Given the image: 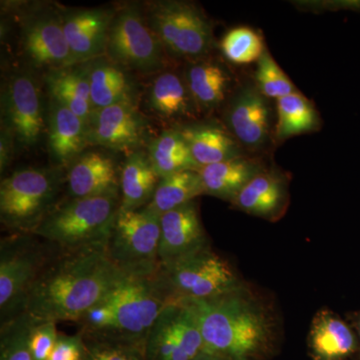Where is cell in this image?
<instances>
[{"label":"cell","mask_w":360,"mask_h":360,"mask_svg":"<svg viewBox=\"0 0 360 360\" xmlns=\"http://www.w3.org/2000/svg\"><path fill=\"white\" fill-rule=\"evenodd\" d=\"M85 66L94 110L115 104H136V86L122 66L101 58L85 63Z\"/></svg>","instance_id":"obj_23"},{"label":"cell","mask_w":360,"mask_h":360,"mask_svg":"<svg viewBox=\"0 0 360 360\" xmlns=\"http://www.w3.org/2000/svg\"><path fill=\"white\" fill-rule=\"evenodd\" d=\"M158 277L169 302L210 300L245 284L210 246L160 267Z\"/></svg>","instance_id":"obj_6"},{"label":"cell","mask_w":360,"mask_h":360,"mask_svg":"<svg viewBox=\"0 0 360 360\" xmlns=\"http://www.w3.org/2000/svg\"><path fill=\"white\" fill-rule=\"evenodd\" d=\"M86 345L82 335H60L52 349L49 360H84Z\"/></svg>","instance_id":"obj_37"},{"label":"cell","mask_w":360,"mask_h":360,"mask_svg":"<svg viewBox=\"0 0 360 360\" xmlns=\"http://www.w3.org/2000/svg\"><path fill=\"white\" fill-rule=\"evenodd\" d=\"M148 120L136 104L120 103L96 110L89 122V146L120 151H137L148 141Z\"/></svg>","instance_id":"obj_14"},{"label":"cell","mask_w":360,"mask_h":360,"mask_svg":"<svg viewBox=\"0 0 360 360\" xmlns=\"http://www.w3.org/2000/svg\"><path fill=\"white\" fill-rule=\"evenodd\" d=\"M84 341L86 352L84 360H146L143 350L139 348L117 343Z\"/></svg>","instance_id":"obj_36"},{"label":"cell","mask_w":360,"mask_h":360,"mask_svg":"<svg viewBox=\"0 0 360 360\" xmlns=\"http://www.w3.org/2000/svg\"><path fill=\"white\" fill-rule=\"evenodd\" d=\"M193 360H224V359H220V357L217 356V355L207 354V352H201L200 354H198V356H196L195 359H194Z\"/></svg>","instance_id":"obj_39"},{"label":"cell","mask_w":360,"mask_h":360,"mask_svg":"<svg viewBox=\"0 0 360 360\" xmlns=\"http://www.w3.org/2000/svg\"><path fill=\"white\" fill-rule=\"evenodd\" d=\"M127 276L104 246L59 251L33 286L23 314L37 321L77 323Z\"/></svg>","instance_id":"obj_1"},{"label":"cell","mask_w":360,"mask_h":360,"mask_svg":"<svg viewBox=\"0 0 360 360\" xmlns=\"http://www.w3.org/2000/svg\"><path fill=\"white\" fill-rule=\"evenodd\" d=\"M290 179L277 169H265L246 184L231 201L236 210L269 221H277L290 205Z\"/></svg>","instance_id":"obj_18"},{"label":"cell","mask_w":360,"mask_h":360,"mask_svg":"<svg viewBox=\"0 0 360 360\" xmlns=\"http://www.w3.org/2000/svg\"><path fill=\"white\" fill-rule=\"evenodd\" d=\"M21 45L35 68L49 71L77 65L63 32V13L41 8L26 15Z\"/></svg>","instance_id":"obj_13"},{"label":"cell","mask_w":360,"mask_h":360,"mask_svg":"<svg viewBox=\"0 0 360 360\" xmlns=\"http://www.w3.org/2000/svg\"><path fill=\"white\" fill-rule=\"evenodd\" d=\"M359 333H360V323H359Z\"/></svg>","instance_id":"obj_40"},{"label":"cell","mask_w":360,"mask_h":360,"mask_svg":"<svg viewBox=\"0 0 360 360\" xmlns=\"http://www.w3.org/2000/svg\"><path fill=\"white\" fill-rule=\"evenodd\" d=\"M210 246L195 200L160 215V267Z\"/></svg>","instance_id":"obj_16"},{"label":"cell","mask_w":360,"mask_h":360,"mask_svg":"<svg viewBox=\"0 0 360 360\" xmlns=\"http://www.w3.org/2000/svg\"><path fill=\"white\" fill-rule=\"evenodd\" d=\"M255 86L266 98L279 99L297 91L290 77L277 65L269 51H265L257 61Z\"/></svg>","instance_id":"obj_34"},{"label":"cell","mask_w":360,"mask_h":360,"mask_svg":"<svg viewBox=\"0 0 360 360\" xmlns=\"http://www.w3.org/2000/svg\"><path fill=\"white\" fill-rule=\"evenodd\" d=\"M148 22L165 49L179 58L196 60L212 49V25L191 2L156 1L149 7Z\"/></svg>","instance_id":"obj_9"},{"label":"cell","mask_w":360,"mask_h":360,"mask_svg":"<svg viewBox=\"0 0 360 360\" xmlns=\"http://www.w3.org/2000/svg\"><path fill=\"white\" fill-rule=\"evenodd\" d=\"M181 302L196 315L202 352L224 360H264L274 350L276 316L245 284L210 300Z\"/></svg>","instance_id":"obj_2"},{"label":"cell","mask_w":360,"mask_h":360,"mask_svg":"<svg viewBox=\"0 0 360 360\" xmlns=\"http://www.w3.org/2000/svg\"><path fill=\"white\" fill-rule=\"evenodd\" d=\"M148 108L165 122L180 125L194 122L198 108L184 79L174 71H163L153 79L146 94Z\"/></svg>","instance_id":"obj_21"},{"label":"cell","mask_w":360,"mask_h":360,"mask_svg":"<svg viewBox=\"0 0 360 360\" xmlns=\"http://www.w3.org/2000/svg\"><path fill=\"white\" fill-rule=\"evenodd\" d=\"M39 82L25 71L11 75L1 94L2 127L22 148L39 143L47 125Z\"/></svg>","instance_id":"obj_12"},{"label":"cell","mask_w":360,"mask_h":360,"mask_svg":"<svg viewBox=\"0 0 360 360\" xmlns=\"http://www.w3.org/2000/svg\"><path fill=\"white\" fill-rule=\"evenodd\" d=\"M120 208V193L68 198L54 206L32 234L59 251L106 248Z\"/></svg>","instance_id":"obj_4"},{"label":"cell","mask_w":360,"mask_h":360,"mask_svg":"<svg viewBox=\"0 0 360 360\" xmlns=\"http://www.w3.org/2000/svg\"><path fill=\"white\" fill-rule=\"evenodd\" d=\"M168 303L158 274L127 276L77 322L78 333L84 340L117 343L144 352L149 331Z\"/></svg>","instance_id":"obj_3"},{"label":"cell","mask_w":360,"mask_h":360,"mask_svg":"<svg viewBox=\"0 0 360 360\" xmlns=\"http://www.w3.org/2000/svg\"><path fill=\"white\" fill-rule=\"evenodd\" d=\"M200 59L191 60L186 65L184 77L196 108L208 112L224 103L232 77L219 63Z\"/></svg>","instance_id":"obj_26"},{"label":"cell","mask_w":360,"mask_h":360,"mask_svg":"<svg viewBox=\"0 0 360 360\" xmlns=\"http://www.w3.org/2000/svg\"><path fill=\"white\" fill-rule=\"evenodd\" d=\"M309 345L314 360H343L354 354L356 340L340 316L323 309L311 322Z\"/></svg>","instance_id":"obj_25"},{"label":"cell","mask_w":360,"mask_h":360,"mask_svg":"<svg viewBox=\"0 0 360 360\" xmlns=\"http://www.w3.org/2000/svg\"><path fill=\"white\" fill-rule=\"evenodd\" d=\"M32 233H11L0 241L1 323L25 312L26 300L52 255Z\"/></svg>","instance_id":"obj_7"},{"label":"cell","mask_w":360,"mask_h":360,"mask_svg":"<svg viewBox=\"0 0 360 360\" xmlns=\"http://www.w3.org/2000/svg\"><path fill=\"white\" fill-rule=\"evenodd\" d=\"M262 160L243 155L198 169L205 193L231 202L246 184L264 172Z\"/></svg>","instance_id":"obj_24"},{"label":"cell","mask_w":360,"mask_h":360,"mask_svg":"<svg viewBox=\"0 0 360 360\" xmlns=\"http://www.w3.org/2000/svg\"><path fill=\"white\" fill-rule=\"evenodd\" d=\"M0 167L1 172L8 167L13 156L14 141L13 135L4 127L1 129V139H0Z\"/></svg>","instance_id":"obj_38"},{"label":"cell","mask_w":360,"mask_h":360,"mask_svg":"<svg viewBox=\"0 0 360 360\" xmlns=\"http://www.w3.org/2000/svg\"><path fill=\"white\" fill-rule=\"evenodd\" d=\"M276 141L317 131L321 127V116L314 103L296 91L276 101Z\"/></svg>","instance_id":"obj_29"},{"label":"cell","mask_w":360,"mask_h":360,"mask_svg":"<svg viewBox=\"0 0 360 360\" xmlns=\"http://www.w3.org/2000/svg\"><path fill=\"white\" fill-rule=\"evenodd\" d=\"M177 127L198 168L245 155V149L227 130L212 122H191Z\"/></svg>","instance_id":"obj_22"},{"label":"cell","mask_w":360,"mask_h":360,"mask_svg":"<svg viewBox=\"0 0 360 360\" xmlns=\"http://www.w3.org/2000/svg\"><path fill=\"white\" fill-rule=\"evenodd\" d=\"M44 82L52 101L70 108L89 125L94 110L90 99L89 75L84 63L46 71Z\"/></svg>","instance_id":"obj_27"},{"label":"cell","mask_w":360,"mask_h":360,"mask_svg":"<svg viewBox=\"0 0 360 360\" xmlns=\"http://www.w3.org/2000/svg\"><path fill=\"white\" fill-rule=\"evenodd\" d=\"M49 150L56 167H70L89 143V125L70 108L49 101L46 117Z\"/></svg>","instance_id":"obj_19"},{"label":"cell","mask_w":360,"mask_h":360,"mask_svg":"<svg viewBox=\"0 0 360 360\" xmlns=\"http://www.w3.org/2000/svg\"><path fill=\"white\" fill-rule=\"evenodd\" d=\"M65 174L71 198L120 193V174L115 161L98 151L82 153L71 163Z\"/></svg>","instance_id":"obj_20"},{"label":"cell","mask_w":360,"mask_h":360,"mask_svg":"<svg viewBox=\"0 0 360 360\" xmlns=\"http://www.w3.org/2000/svg\"><path fill=\"white\" fill-rule=\"evenodd\" d=\"M160 179L146 153H130L120 172V210H137L148 206Z\"/></svg>","instance_id":"obj_28"},{"label":"cell","mask_w":360,"mask_h":360,"mask_svg":"<svg viewBox=\"0 0 360 360\" xmlns=\"http://www.w3.org/2000/svg\"><path fill=\"white\" fill-rule=\"evenodd\" d=\"M160 215L146 206L137 210L120 208L106 251L110 259L129 276H155L160 269Z\"/></svg>","instance_id":"obj_8"},{"label":"cell","mask_w":360,"mask_h":360,"mask_svg":"<svg viewBox=\"0 0 360 360\" xmlns=\"http://www.w3.org/2000/svg\"><path fill=\"white\" fill-rule=\"evenodd\" d=\"M202 348V336L193 309L184 302H170L149 331L144 359L193 360Z\"/></svg>","instance_id":"obj_11"},{"label":"cell","mask_w":360,"mask_h":360,"mask_svg":"<svg viewBox=\"0 0 360 360\" xmlns=\"http://www.w3.org/2000/svg\"><path fill=\"white\" fill-rule=\"evenodd\" d=\"M148 155L160 179L184 170L200 169L186 139L175 127L165 130L150 141Z\"/></svg>","instance_id":"obj_30"},{"label":"cell","mask_w":360,"mask_h":360,"mask_svg":"<svg viewBox=\"0 0 360 360\" xmlns=\"http://www.w3.org/2000/svg\"><path fill=\"white\" fill-rule=\"evenodd\" d=\"M113 14L104 9L63 13V32L75 65L101 58L105 52Z\"/></svg>","instance_id":"obj_17"},{"label":"cell","mask_w":360,"mask_h":360,"mask_svg":"<svg viewBox=\"0 0 360 360\" xmlns=\"http://www.w3.org/2000/svg\"><path fill=\"white\" fill-rule=\"evenodd\" d=\"M205 187L198 170H184L160 179L155 195L146 207L162 215L203 195Z\"/></svg>","instance_id":"obj_31"},{"label":"cell","mask_w":360,"mask_h":360,"mask_svg":"<svg viewBox=\"0 0 360 360\" xmlns=\"http://www.w3.org/2000/svg\"><path fill=\"white\" fill-rule=\"evenodd\" d=\"M224 117L227 130L245 150H259L269 142L271 108L255 85L241 87L231 96Z\"/></svg>","instance_id":"obj_15"},{"label":"cell","mask_w":360,"mask_h":360,"mask_svg":"<svg viewBox=\"0 0 360 360\" xmlns=\"http://www.w3.org/2000/svg\"><path fill=\"white\" fill-rule=\"evenodd\" d=\"M58 335L56 322L37 321L32 319L28 345L33 359L49 360Z\"/></svg>","instance_id":"obj_35"},{"label":"cell","mask_w":360,"mask_h":360,"mask_svg":"<svg viewBox=\"0 0 360 360\" xmlns=\"http://www.w3.org/2000/svg\"><path fill=\"white\" fill-rule=\"evenodd\" d=\"M220 49L229 63L238 65L257 63L266 51L259 33L248 26L232 28L225 33Z\"/></svg>","instance_id":"obj_32"},{"label":"cell","mask_w":360,"mask_h":360,"mask_svg":"<svg viewBox=\"0 0 360 360\" xmlns=\"http://www.w3.org/2000/svg\"><path fill=\"white\" fill-rule=\"evenodd\" d=\"M63 167L16 170L0 184V220L13 233H32L58 203Z\"/></svg>","instance_id":"obj_5"},{"label":"cell","mask_w":360,"mask_h":360,"mask_svg":"<svg viewBox=\"0 0 360 360\" xmlns=\"http://www.w3.org/2000/svg\"><path fill=\"white\" fill-rule=\"evenodd\" d=\"M105 52L110 61L127 70L150 73L165 66V46L134 6L113 15Z\"/></svg>","instance_id":"obj_10"},{"label":"cell","mask_w":360,"mask_h":360,"mask_svg":"<svg viewBox=\"0 0 360 360\" xmlns=\"http://www.w3.org/2000/svg\"><path fill=\"white\" fill-rule=\"evenodd\" d=\"M32 326V319L26 314L1 323L0 360H34L28 345Z\"/></svg>","instance_id":"obj_33"}]
</instances>
